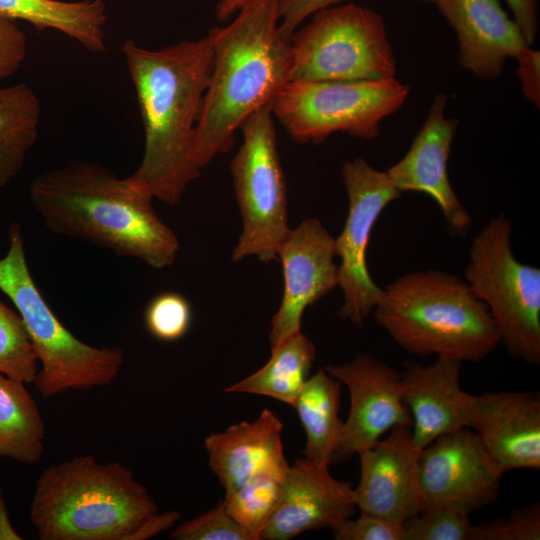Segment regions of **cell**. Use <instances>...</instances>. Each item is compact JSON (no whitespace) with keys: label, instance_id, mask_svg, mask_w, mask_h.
Here are the masks:
<instances>
[{"label":"cell","instance_id":"6da1fadb","mask_svg":"<svg viewBox=\"0 0 540 540\" xmlns=\"http://www.w3.org/2000/svg\"><path fill=\"white\" fill-rule=\"evenodd\" d=\"M143 121L142 161L127 178L153 198L175 206L200 176L192 147L212 72V38L183 40L152 50L121 45Z\"/></svg>","mask_w":540,"mask_h":540},{"label":"cell","instance_id":"7a4b0ae2","mask_svg":"<svg viewBox=\"0 0 540 540\" xmlns=\"http://www.w3.org/2000/svg\"><path fill=\"white\" fill-rule=\"evenodd\" d=\"M152 199L128 178L84 160L47 170L29 186L31 205L52 233L162 269L174 263L180 243Z\"/></svg>","mask_w":540,"mask_h":540},{"label":"cell","instance_id":"3957f363","mask_svg":"<svg viewBox=\"0 0 540 540\" xmlns=\"http://www.w3.org/2000/svg\"><path fill=\"white\" fill-rule=\"evenodd\" d=\"M278 2L247 0L228 25L208 31L212 72L192 147L200 170L231 150L243 123L271 109L290 82V39L279 30Z\"/></svg>","mask_w":540,"mask_h":540},{"label":"cell","instance_id":"277c9868","mask_svg":"<svg viewBox=\"0 0 540 540\" xmlns=\"http://www.w3.org/2000/svg\"><path fill=\"white\" fill-rule=\"evenodd\" d=\"M158 511L125 465L79 455L41 473L30 519L41 540H127Z\"/></svg>","mask_w":540,"mask_h":540},{"label":"cell","instance_id":"5b68a950","mask_svg":"<svg viewBox=\"0 0 540 540\" xmlns=\"http://www.w3.org/2000/svg\"><path fill=\"white\" fill-rule=\"evenodd\" d=\"M372 315L399 347L420 357L477 362L500 343L486 305L466 281L442 270L398 277Z\"/></svg>","mask_w":540,"mask_h":540},{"label":"cell","instance_id":"8992f818","mask_svg":"<svg viewBox=\"0 0 540 540\" xmlns=\"http://www.w3.org/2000/svg\"><path fill=\"white\" fill-rule=\"evenodd\" d=\"M8 236V251L0 258V290L17 309L40 363L33 381L38 393L48 399L109 385L122 369L124 350L91 346L71 333L33 280L18 222L11 223Z\"/></svg>","mask_w":540,"mask_h":540},{"label":"cell","instance_id":"52a82bcc","mask_svg":"<svg viewBox=\"0 0 540 540\" xmlns=\"http://www.w3.org/2000/svg\"><path fill=\"white\" fill-rule=\"evenodd\" d=\"M310 17L290 37V81L396 77V59L380 13L347 2Z\"/></svg>","mask_w":540,"mask_h":540},{"label":"cell","instance_id":"ba28073f","mask_svg":"<svg viewBox=\"0 0 540 540\" xmlns=\"http://www.w3.org/2000/svg\"><path fill=\"white\" fill-rule=\"evenodd\" d=\"M512 224L491 218L474 237L466 282L490 313L500 342L514 357L540 364V269L516 259Z\"/></svg>","mask_w":540,"mask_h":540},{"label":"cell","instance_id":"9c48e42d","mask_svg":"<svg viewBox=\"0 0 540 540\" xmlns=\"http://www.w3.org/2000/svg\"><path fill=\"white\" fill-rule=\"evenodd\" d=\"M409 86L395 78L357 81H290L276 98L274 119L297 143L320 144L342 132L371 141L382 120L401 109Z\"/></svg>","mask_w":540,"mask_h":540},{"label":"cell","instance_id":"30bf717a","mask_svg":"<svg viewBox=\"0 0 540 540\" xmlns=\"http://www.w3.org/2000/svg\"><path fill=\"white\" fill-rule=\"evenodd\" d=\"M242 144L230 169L243 228L231 254L233 262L249 256L270 263L290 227L287 188L278 148L275 119L269 108L252 114L240 128Z\"/></svg>","mask_w":540,"mask_h":540},{"label":"cell","instance_id":"8fae6325","mask_svg":"<svg viewBox=\"0 0 540 540\" xmlns=\"http://www.w3.org/2000/svg\"><path fill=\"white\" fill-rule=\"evenodd\" d=\"M341 173L349 206L343 230L334 242L340 259L338 286L343 293L338 314L342 320L361 326L384 293L367 267L370 235L382 211L402 193L386 172L376 170L362 157L345 161Z\"/></svg>","mask_w":540,"mask_h":540},{"label":"cell","instance_id":"7c38bea8","mask_svg":"<svg viewBox=\"0 0 540 540\" xmlns=\"http://www.w3.org/2000/svg\"><path fill=\"white\" fill-rule=\"evenodd\" d=\"M503 474L471 428L443 434L419 453L421 510L442 507L470 515L497 500Z\"/></svg>","mask_w":540,"mask_h":540},{"label":"cell","instance_id":"4fadbf2b","mask_svg":"<svg viewBox=\"0 0 540 540\" xmlns=\"http://www.w3.org/2000/svg\"><path fill=\"white\" fill-rule=\"evenodd\" d=\"M324 369L344 384L350 395L349 412L331 464L358 455L394 427H412L402 398L400 372L395 367L361 352L349 362Z\"/></svg>","mask_w":540,"mask_h":540},{"label":"cell","instance_id":"5bb4252c","mask_svg":"<svg viewBox=\"0 0 540 540\" xmlns=\"http://www.w3.org/2000/svg\"><path fill=\"white\" fill-rule=\"evenodd\" d=\"M335 238L320 220L309 218L291 229L278 248L283 269L281 304L271 319V349L301 331L304 311L338 286Z\"/></svg>","mask_w":540,"mask_h":540},{"label":"cell","instance_id":"9a60e30c","mask_svg":"<svg viewBox=\"0 0 540 540\" xmlns=\"http://www.w3.org/2000/svg\"><path fill=\"white\" fill-rule=\"evenodd\" d=\"M420 450L411 427L397 426L358 454L360 479L353 490L360 512L403 524L421 511Z\"/></svg>","mask_w":540,"mask_h":540},{"label":"cell","instance_id":"2e32d148","mask_svg":"<svg viewBox=\"0 0 540 540\" xmlns=\"http://www.w3.org/2000/svg\"><path fill=\"white\" fill-rule=\"evenodd\" d=\"M446 103L444 94L435 96L408 152L385 172L401 193L413 191L429 195L438 204L449 227L463 234L472 219L448 176V160L458 121L445 117Z\"/></svg>","mask_w":540,"mask_h":540},{"label":"cell","instance_id":"e0dca14e","mask_svg":"<svg viewBox=\"0 0 540 540\" xmlns=\"http://www.w3.org/2000/svg\"><path fill=\"white\" fill-rule=\"evenodd\" d=\"M469 428L503 472L540 469V398L521 391L468 394Z\"/></svg>","mask_w":540,"mask_h":540},{"label":"cell","instance_id":"ac0fdd59","mask_svg":"<svg viewBox=\"0 0 540 540\" xmlns=\"http://www.w3.org/2000/svg\"><path fill=\"white\" fill-rule=\"evenodd\" d=\"M329 467L297 459L285 474L280 501L260 540H289L330 528L353 516L356 507L350 482L334 478Z\"/></svg>","mask_w":540,"mask_h":540},{"label":"cell","instance_id":"d6986e66","mask_svg":"<svg viewBox=\"0 0 540 540\" xmlns=\"http://www.w3.org/2000/svg\"><path fill=\"white\" fill-rule=\"evenodd\" d=\"M418 1L437 8L456 34L459 65L478 78H497L506 61L529 46L500 0Z\"/></svg>","mask_w":540,"mask_h":540},{"label":"cell","instance_id":"ffe728a7","mask_svg":"<svg viewBox=\"0 0 540 540\" xmlns=\"http://www.w3.org/2000/svg\"><path fill=\"white\" fill-rule=\"evenodd\" d=\"M461 361L437 357L429 365L407 360L400 372L412 438L422 449L437 437L468 427V394L460 386Z\"/></svg>","mask_w":540,"mask_h":540},{"label":"cell","instance_id":"44dd1931","mask_svg":"<svg viewBox=\"0 0 540 540\" xmlns=\"http://www.w3.org/2000/svg\"><path fill=\"white\" fill-rule=\"evenodd\" d=\"M277 415L264 409L253 421H242L222 432L209 434L204 445L209 465L231 495L256 473L274 467H286Z\"/></svg>","mask_w":540,"mask_h":540},{"label":"cell","instance_id":"7402d4cb","mask_svg":"<svg viewBox=\"0 0 540 540\" xmlns=\"http://www.w3.org/2000/svg\"><path fill=\"white\" fill-rule=\"evenodd\" d=\"M0 17L28 22L38 30H56L93 54L106 50L103 0H0Z\"/></svg>","mask_w":540,"mask_h":540},{"label":"cell","instance_id":"603a6c76","mask_svg":"<svg viewBox=\"0 0 540 540\" xmlns=\"http://www.w3.org/2000/svg\"><path fill=\"white\" fill-rule=\"evenodd\" d=\"M340 395L341 383L321 368L307 379L293 406L306 433L304 458L325 467L342 432Z\"/></svg>","mask_w":540,"mask_h":540},{"label":"cell","instance_id":"cb8c5ba5","mask_svg":"<svg viewBox=\"0 0 540 540\" xmlns=\"http://www.w3.org/2000/svg\"><path fill=\"white\" fill-rule=\"evenodd\" d=\"M315 356L312 341L298 331L272 348L270 359L258 371L226 387L224 392L263 395L294 406L310 377Z\"/></svg>","mask_w":540,"mask_h":540},{"label":"cell","instance_id":"d4e9b609","mask_svg":"<svg viewBox=\"0 0 540 540\" xmlns=\"http://www.w3.org/2000/svg\"><path fill=\"white\" fill-rule=\"evenodd\" d=\"M40 115L39 97L29 85L0 88V188L22 171L38 138Z\"/></svg>","mask_w":540,"mask_h":540},{"label":"cell","instance_id":"484cf974","mask_svg":"<svg viewBox=\"0 0 540 540\" xmlns=\"http://www.w3.org/2000/svg\"><path fill=\"white\" fill-rule=\"evenodd\" d=\"M25 384L0 373V457L35 464L44 452L46 429Z\"/></svg>","mask_w":540,"mask_h":540},{"label":"cell","instance_id":"4316f807","mask_svg":"<svg viewBox=\"0 0 540 540\" xmlns=\"http://www.w3.org/2000/svg\"><path fill=\"white\" fill-rule=\"evenodd\" d=\"M288 468L289 465L262 470L224 498L227 512L251 540H260L262 530L277 508Z\"/></svg>","mask_w":540,"mask_h":540},{"label":"cell","instance_id":"83f0119b","mask_svg":"<svg viewBox=\"0 0 540 540\" xmlns=\"http://www.w3.org/2000/svg\"><path fill=\"white\" fill-rule=\"evenodd\" d=\"M38 363L20 315L0 300V373L26 384L33 383Z\"/></svg>","mask_w":540,"mask_h":540},{"label":"cell","instance_id":"f1b7e54d","mask_svg":"<svg viewBox=\"0 0 540 540\" xmlns=\"http://www.w3.org/2000/svg\"><path fill=\"white\" fill-rule=\"evenodd\" d=\"M406 540H474L469 514L442 507L422 509L403 523Z\"/></svg>","mask_w":540,"mask_h":540},{"label":"cell","instance_id":"f546056e","mask_svg":"<svg viewBox=\"0 0 540 540\" xmlns=\"http://www.w3.org/2000/svg\"><path fill=\"white\" fill-rule=\"evenodd\" d=\"M144 321L147 330L155 338L166 342L176 341L182 338L190 328L191 306L188 300L179 293H161L148 304Z\"/></svg>","mask_w":540,"mask_h":540},{"label":"cell","instance_id":"4dcf8cb0","mask_svg":"<svg viewBox=\"0 0 540 540\" xmlns=\"http://www.w3.org/2000/svg\"><path fill=\"white\" fill-rule=\"evenodd\" d=\"M176 540H251L227 512L224 502L183 522L170 534Z\"/></svg>","mask_w":540,"mask_h":540},{"label":"cell","instance_id":"1f68e13d","mask_svg":"<svg viewBox=\"0 0 540 540\" xmlns=\"http://www.w3.org/2000/svg\"><path fill=\"white\" fill-rule=\"evenodd\" d=\"M540 505L518 509L504 520L475 525L474 540H539Z\"/></svg>","mask_w":540,"mask_h":540},{"label":"cell","instance_id":"d6a6232c","mask_svg":"<svg viewBox=\"0 0 540 540\" xmlns=\"http://www.w3.org/2000/svg\"><path fill=\"white\" fill-rule=\"evenodd\" d=\"M336 540H406L403 524L360 512L332 529Z\"/></svg>","mask_w":540,"mask_h":540},{"label":"cell","instance_id":"836d02e7","mask_svg":"<svg viewBox=\"0 0 540 540\" xmlns=\"http://www.w3.org/2000/svg\"><path fill=\"white\" fill-rule=\"evenodd\" d=\"M27 55V38L16 22L0 17V81L12 76Z\"/></svg>","mask_w":540,"mask_h":540},{"label":"cell","instance_id":"e575fe53","mask_svg":"<svg viewBox=\"0 0 540 540\" xmlns=\"http://www.w3.org/2000/svg\"><path fill=\"white\" fill-rule=\"evenodd\" d=\"M352 0H279V30L290 39L301 23L315 12L331 6L351 2Z\"/></svg>","mask_w":540,"mask_h":540},{"label":"cell","instance_id":"d590c367","mask_svg":"<svg viewBox=\"0 0 540 540\" xmlns=\"http://www.w3.org/2000/svg\"><path fill=\"white\" fill-rule=\"evenodd\" d=\"M521 89L528 101L540 106V53L531 46L525 47L514 58Z\"/></svg>","mask_w":540,"mask_h":540},{"label":"cell","instance_id":"8d00e7d4","mask_svg":"<svg viewBox=\"0 0 540 540\" xmlns=\"http://www.w3.org/2000/svg\"><path fill=\"white\" fill-rule=\"evenodd\" d=\"M509 7L512 18L519 27L525 41L531 46L536 40L538 23L537 0H504Z\"/></svg>","mask_w":540,"mask_h":540},{"label":"cell","instance_id":"74e56055","mask_svg":"<svg viewBox=\"0 0 540 540\" xmlns=\"http://www.w3.org/2000/svg\"><path fill=\"white\" fill-rule=\"evenodd\" d=\"M181 517L178 511H159L145 519L127 540H145L171 528Z\"/></svg>","mask_w":540,"mask_h":540},{"label":"cell","instance_id":"f35d334b","mask_svg":"<svg viewBox=\"0 0 540 540\" xmlns=\"http://www.w3.org/2000/svg\"><path fill=\"white\" fill-rule=\"evenodd\" d=\"M22 537L14 530L0 490V540H20Z\"/></svg>","mask_w":540,"mask_h":540},{"label":"cell","instance_id":"ab89813d","mask_svg":"<svg viewBox=\"0 0 540 540\" xmlns=\"http://www.w3.org/2000/svg\"><path fill=\"white\" fill-rule=\"evenodd\" d=\"M247 0H219L215 6V17L219 22H226L233 17Z\"/></svg>","mask_w":540,"mask_h":540}]
</instances>
